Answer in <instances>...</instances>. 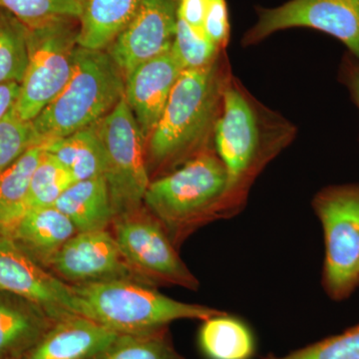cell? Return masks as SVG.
Masks as SVG:
<instances>
[{"label": "cell", "instance_id": "1", "mask_svg": "<svg viewBox=\"0 0 359 359\" xmlns=\"http://www.w3.org/2000/svg\"><path fill=\"white\" fill-rule=\"evenodd\" d=\"M295 136V125L259 102L231 75L214 137L215 149L228 175L222 219L240 212L257 176Z\"/></svg>", "mask_w": 359, "mask_h": 359}, {"label": "cell", "instance_id": "4", "mask_svg": "<svg viewBox=\"0 0 359 359\" xmlns=\"http://www.w3.org/2000/svg\"><path fill=\"white\" fill-rule=\"evenodd\" d=\"M77 316L118 334H142L181 320H205L223 311L176 301L157 287L129 280L71 285Z\"/></svg>", "mask_w": 359, "mask_h": 359}, {"label": "cell", "instance_id": "16", "mask_svg": "<svg viewBox=\"0 0 359 359\" xmlns=\"http://www.w3.org/2000/svg\"><path fill=\"white\" fill-rule=\"evenodd\" d=\"M77 233L69 218L50 205L25 212L4 236L46 269L52 257Z\"/></svg>", "mask_w": 359, "mask_h": 359}, {"label": "cell", "instance_id": "14", "mask_svg": "<svg viewBox=\"0 0 359 359\" xmlns=\"http://www.w3.org/2000/svg\"><path fill=\"white\" fill-rule=\"evenodd\" d=\"M183 71L170 49L137 66L125 77V100L146 141L159 122Z\"/></svg>", "mask_w": 359, "mask_h": 359}, {"label": "cell", "instance_id": "13", "mask_svg": "<svg viewBox=\"0 0 359 359\" xmlns=\"http://www.w3.org/2000/svg\"><path fill=\"white\" fill-rule=\"evenodd\" d=\"M179 0H141L134 18L110 45L109 55L127 76L172 48Z\"/></svg>", "mask_w": 359, "mask_h": 359}, {"label": "cell", "instance_id": "3", "mask_svg": "<svg viewBox=\"0 0 359 359\" xmlns=\"http://www.w3.org/2000/svg\"><path fill=\"white\" fill-rule=\"evenodd\" d=\"M228 175L214 147L151 181L144 205L159 219L177 249L205 224L222 219Z\"/></svg>", "mask_w": 359, "mask_h": 359}, {"label": "cell", "instance_id": "9", "mask_svg": "<svg viewBox=\"0 0 359 359\" xmlns=\"http://www.w3.org/2000/svg\"><path fill=\"white\" fill-rule=\"evenodd\" d=\"M109 230L145 285L199 290V280L182 261L159 219L145 205L113 219Z\"/></svg>", "mask_w": 359, "mask_h": 359}, {"label": "cell", "instance_id": "18", "mask_svg": "<svg viewBox=\"0 0 359 359\" xmlns=\"http://www.w3.org/2000/svg\"><path fill=\"white\" fill-rule=\"evenodd\" d=\"M52 205L69 218L78 233L109 230L113 221L109 190L104 176L75 182Z\"/></svg>", "mask_w": 359, "mask_h": 359}, {"label": "cell", "instance_id": "20", "mask_svg": "<svg viewBox=\"0 0 359 359\" xmlns=\"http://www.w3.org/2000/svg\"><path fill=\"white\" fill-rule=\"evenodd\" d=\"M198 346L207 359H252L256 353L252 330L224 311L203 320Z\"/></svg>", "mask_w": 359, "mask_h": 359}, {"label": "cell", "instance_id": "12", "mask_svg": "<svg viewBox=\"0 0 359 359\" xmlns=\"http://www.w3.org/2000/svg\"><path fill=\"white\" fill-rule=\"evenodd\" d=\"M0 290L33 302L55 320L77 316L71 285L59 280L6 236H0Z\"/></svg>", "mask_w": 359, "mask_h": 359}, {"label": "cell", "instance_id": "23", "mask_svg": "<svg viewBox=\"0 0 359 359\" xmlns=\"http://www.w3.org/2000/svg\"><path fill=\"white\" fill-rule=\"evenodd\" d=\"M75 182L70 172L44 151L21 204L20 217L29 210L50 207Z\"/></svg>", "mask_w": 359, "mask_h": 359}, {"label": "cell", "instance_id": "17", "mask_svg": "<svg viewBox=\"0 0 359 359\" xmlns=\"http://www.w3.org/2000/svg\"><path fill=\"white\" fill-rule=\"evenodd\" d=\"M55 320L33 302L0 290V359H22Z\"/></svg>", "mask_w": 359, "mask_h": 359}, {"label": "cell", "instance_id": "28", "mask_svg": "<svg viewBox=\"0 0 359 359\" xmlns=\"http://www.w3.org/2000/svg\"><path fill=\"white\" fill-rule=\"evenodd\" d=\"M36 144L41 143L37 141L32 122L20 119L13 108L0 122V175Z\"/></svg>", "mask_w": 359, "mask_h": 359}, {"label": "cell", "instance_id": "21", "mask_svg": "<svg viewBox=\"0 0 359 359\" xmlns=\"http://www.w3.org/2000/svg\"><path fill=\"white\" fill-rule=\"evenodd\" d=\"M45 151L60 162L76 182L105 174V157L93 125L69 136L46 142Z\"/></svg>", "mask_w": 359, "mask_h": 359}, {"label": "cell", "instance_id": "22", "mask_svg": "<svg viewBox=\"0 0 359 359\" xmlns=\"http://www.w3.org/2000/svg\"><path fill=\"white\" fill-rule=\"evenodd\" d=\"M45 148L46 142L32 146L0 175V236L6 235L20 218L21 204Z\"/></svg>", "mask_w": 359, "mask_h": 359}, {"label": "cell", "instance_id": "15", "mask_svg": "<svg viewBox=\"0 0 359 359\" xmlns=\"http://www.w3.org/2000/svg\"><path fill=\"white\" fill-rule=\"evenodd\" d=\"M121 334L80 316L58 318L22 359H92Z\"/></svg>", "mask_w": 359, "mask_h": 359}, {"label": "cell", "instance_id": "26", "mask_svg": "<svg viewBox=\"0 0 359 359\" xmlns=\"http://www.w3.org/2000/svg\"><path fill=\"white\" fill-rule=\"evenodd\" d=\"M85 0H0V8L27 28L57 20H79Z\"/></svg>", "mask_w": 359, "mask_h": 359}, {"label": "cell", "instance_id": "31", "mask_svg": "<svg viewBox=\"0 0 359 359\" xmlns=\"http://www.w3.org/2000/svg\"><path fill=\"white\" fill-rule=\"evenodd\" d=\"M339 80L346 87L351 99L359 110V61L347 53L342 59Z\"/></svg>", "mask_w": 359, "mask_h": 359}, {"label": "cell", "instance_id": "27", "mask_svg": "<svg viewBox=\"0 0 359 359\" xmlns=\"http://www.w3.org/2000/svg\"><path fill=\"white\" fill-rule=\"evenodd\" d=\"M171 49L183 70L208 67L219 58L222 52L226 50L218 48L204 32L194 29L178 16Z\"/></svg>", "mask_w": 359, "mask_h": 359}, {"label": "cell", "instance_id": "29", "mask_svg": "<svg viewBox=\"0 0 359 359\" xmlns=\"http://www.w3.org/2000/svg\"><path fill=\"white\" fill-rule=\"evenodd\" d=\"M266 359H359V323L342 334L302 347L287 355Z\"/></svg>", "mask_w": 359, "mask_h": 359}, {"label": "cell", "instance_id": "32", "mask_svg": "<svg viewBox=\"0 0 359 359\" xmlns=\"http://www.w3.org/2000/svg\"><path fill=\"white\" fill-rule=\"evenodd\" d=\"M20 93V83L18 82L0 84V122L13 109Z\"/></svg>", "mask_w": 359, "mask_h": 359}, {"label": "cell", "instance_id": "8", "mask_svg": "<svg viewBox=\"0 0 359 359\" xmlns=\"http://www.w3.org/2000/svg\"><path fill=\"white\" fill-rule=\"evenodd\" d=\"M71 20L27 28L28 62L13 110L32 121L65 88L72 74L78 32Z\"/></svg>", "mask_w": 359, "mask_h": 359}, {"label": "cell", "instance_id": "19", "mask_svg": "<svg viewBox=\"0 0 359 359\" xmlns=\"http://www.w3.org/2000/svg\"><path fill=\"white\" fill-rule=\"evenodd\" d=\"M141 0H85L78 45L103 50L119 36L134 18Z\"/></svg>", "mask_w": 359, "mask_h": 359}, {"label": "cell", "instance_id": "30", "mask_svg": "<svg viewBox=\"0 0 359 359\" xmlns=\"http://www.w3.org/2000/svg\"><path fill=\"white\" fill-rule=\"evenodd\" d=\"M204 32L219 49H226L230 41L231 25L226 0H210L204 22Z\"/></svg>", "mask_w": 359, "mask_h": 359}, {"label": "cell", "instance_id": "6", "mask_svg": "<svg viewBox=\"0 0 359 359\" xmlns=\"http://www.w3.org/2000/svg\"><path fill=\"white\" fill-rule=\"evenodd\" d=\"M311 205L325 237L323 290L344 301L359 287V184L328 186Z\"/></svg>", "mask_w": 359, "mask_h": 359}, {"label": "cell", "instance_id": "5", "mask_svg": "<svg viewBox=\"0 0 359 359\" xmlns=\"http://www.w3.org/2000/svg\"><path fill=\"white\" fill-rule=\"evenodd\" d=\"M124 94V76L109 53L78 45L67 84L32 121L37 141L88 128L109 114Z\"/></svg>", "mask_w": 359, "mask_h": 359}, {"label": "cell", "instance_id": "7", "mask_svg": "<svg viewBox=\"0 0 359 359\" xmlns=\"http://www.w3.org/2000/svg\"><path fill=\"white\" fill-rule=\"evenodd\" d=\"M93 126L105 157L104 177L114 219L144 205L151 183L146 163V139L125 97Z\"/></svg>", "mask_w": 359, "mask_h": 359}, {"label": "cell", "instance_id": "25", "mask_svg": "<svg viewBox=\"0 0 359 359\" xmlns=\"http://www.w3.org/2000/svg\"><path fill=\"white\" fill-rule=\"evenodd\" d=\"M27 62V27L0 8V84L21 83Z\"/></svg>", "mask_w": 359, "mask_h": 359}, {"label": "cell", "instance_id": "11", "mask_svg": "<svg viewBox=\"0 0 359 359\" xmlns=\"http://www.w3.org/2000/svg\"><path fill=\"white\" fill-rule=\"evenodd\" d=\"M46 269L70 285L115 280L145 285L130 266L110 230L77 233L52 257Z\"/></svg>", "mask_w": 359, "mask_h": 359}, {"label": "cell", "instance_id": "24", "mask_svg": "<svg viewBox=\"0 0 359 359\" xmlns=\"http://www.w3.org/2000/svg\"><path fill=\"white\" fill-rule=\"evenodd\" d=\"M92 359H185L177 351L169 327L142 334H121Z\"/></svg>", "mask_w": 359, "mask_h": 359}, {"label": "cell", "instance_id": "10", "mask_svg": "<svg viewBox=\"0 0 359 359\" xmlns=\"http://www.w3.org/2000/svg\"><path fill=\"white\" fill-rule=\"evenodd\" d=\"M257 20L245 32L244 47L261 43L290 28H311L342 42L359 61V0H290L282 6L256 8Z\"/></svg>", "mask_w": 359, "mask_h": 359}, {"label": "cell", "instance_id": "2", "mask_svg": "<svg viewBox=\"0 0 359 359\" xmlns=\"http://www.w3.org/2000/svg\"><path fill=\"white\" fill-rule=\"evenodd\" d=\"M231 74L226 50L208 67L182 72L159 122L146 141L151 181L214 147L224 88Z\"/></svg>", "mask_w": 359, "mask_h": 359}]
</instances>
